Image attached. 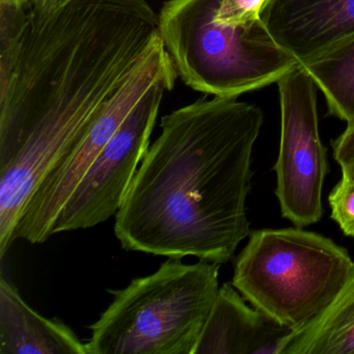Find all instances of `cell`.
Here are the masks:
<instances>
[{
	"label": "cell",
	"mask_w": 354,
	"mask_h": 354,
	"mask_svg": "<svg viewBox=\"0 0 354 354\" xmlns=\"http://www.w3.org/2000/svg\"><path fill=\"white\" fill-rule=\"evenodd\" d=\"M175 68L161 38L123 86L103 105L67 156L30 196L14 232V241L43 243L68 198L142 97Z\"/></svg>",
	"instance_id": "5"
},
{
	"label": "cell",
	"mask_w": 354,
	"mask_h": 354,
	"mask_svg": "<svg viewBox=\"0 0 354 354\" xmlns=\"http://www.w3.org/2000/svg\"><path fill=\"white\" fill-rule=\"evenodd\" d=\"M279 354H354V268L331 304L286 337Z\"/></svg>",
	"instance_id": "11"
},
{
	"label": "cell",
	"mask_w": 354,
	"mask_h": 354,
	"mask_svg": "<svg viewBox=\"0 0 354 354\" xmlns=\"http://www.w3.org/2000/svg\"><path fill=\"white\" fill-rule=\"evenodd\" d=\"M236 99H200L161 119L115 215L124 250L221 265L250 236L246 200L264 115Z\"/></svg>",
	"instance_id": "1"
},
{
	"label": "cell",
	"mask_w": 354,
	"mask_h": 354,
	"mask_svg": "<svg viewBox=\"0 0 354 354\" xmlns=\"http://www.w3.org/2000/svg\"><path fill=\"white\" fill-rule=\"evenodd\" d=\"M354 268L345 248L300 227L252 232L232 283L257 310L296 330L318 317Z\"/></svg>",
	"instance_id": "4"
},
{
	"label": "cell",
	"mask_w": 354,
	"mask_h": 354,
	"mask_svg": "<svg viewBox=\"0 0 354 354\" xmlns=\"http://www.w3.org/2000/svg\"><path fill=\"white\" fill-rule=\"evenodd\" d=\"M0 1H14V3H30L28 0H0Z\"/></svg>",
	"instance_id": "18"
},
{
	"label": "cell",
	"mask_w": 354,
	"mask_h": 354,
	"mask_svg": "<svg viewBox=\"0 0 354 354\" xmlns=\"http://www.w3.org/2000/svg\"><path fill=\"white\" fill-rule=\"evenodd\" d=\"M34 18H43L53 13L66 0H28Z\"/></svg>",
	"instance_id": "17"
},
{
	"label": "cell",
	"mask_w": 354,
	"mask_h": 354,
	"mask_svg": "<svg viewBox=\"0 0 354 354\" xmlns=\"http://www.w3.org/2000/svg\"><path fill=\"white\" fill-rule=\"evenodd\" d=\"M181 260L109 290L113 300L90 327L88 354H194L218 295L221 264Z\"/></svg>",
	"instance_id": "2"
},
{
	"label": "cell",
	"mask_w": 354,
	"mask_h": 354,
	"mask_svg": "<svg viewBox=\"0 0 354 354\" xmlns=\"http://www.w3.org/2000/svg\"><path fill=\"white\" fill-rule=\"evenodd\" d=\"M32 22L30 3L0 1V92L15 74Z\"/></svg>",
	"instance_id": "13"
},
{
	"label": "cell",
	"mask_w": 354,
	"mask_h": 354,
	"mask_svg": "<svg viewBox=\"0 0 354 354\" xmlns=\"http://www.w3.org/2000/svg\"><path fill=\"white\" fill-rule=\"evenodd\" d=\"M281 104V142L275 162L283 217L308 227L323 215L322 189L328 171L319 132L317 86L301 64L277 82Z\"/></svg>",
	"instance_id": "6"
},
{
	"label": "cell",
	"mask_w": 354,
	"mask_h": 354,
	"mask_svg": "<svg viewBox=\"0 0 354 354\" xmlns=\"http://www.w3.org/2000/svg\"><path fill=\"white\" fill-rule=\"evenodd\" d=\"M261 19L304 64L354 35V0H268Z\"/></svg>",
	"instance_id": "8"
},
{
	"label": "cell",
	"mask_w": 354,
	"mask_h": 354,
	"mask_svg": "<svg viewBox=\"0 0 354 354\" xmlns=\"http://www.w3.org/2000/svg\"><path fill=\"white\" fill-rule=\"evenodd\" d=\"M342 177L329 194L331 218L344 235L354 239V167H341Z\"/></svg>",
	"instance_id": "14"
},
{
	"label": "cell",
	"mask_w": 354,
	"mask_h": 354,
	"mask_svg": "<svg viewBox=\"0 0 354 354\" xmlns=\"http://www.w3.org/2000/svg\"><path fill=\"white\" fill-rule=\"evenodd\" d=\"M333 158L339 167H354V120L347 124L345 131L333 140Z\"/></svg>",
	"instance_id": "16"
},
{
	"label": "cell",
	"mask_w": 354,
	"mask_h": 354,
	"mask_svg": "<svg viewBox=\"0 0 354 354\" xmlns=\"http://www.w3.org/2000/svg\"><path fill=\"white\" fill-rule=\"evenodd\" d=\"M233 283L219 288L194 354H279L292 329L245 304Z\"/></svg>",
	"instance_id": "9"
},
{
	"label": "cell",
	"mask_w": 354,
	"mask_h": 354,
	"mask_svg": "<svg viewBox=\"0 0 354 354\" xmlns=\"http://www.w3.org/2000/svg\"><path fill=\"white\" fill-rule=\"evenodd\" d=\"M268 0H221L217 17L227 24H241L260 19Z\"/></svg>",
	"instance_id": "15"
},
{
	"label": "cell",
	"mask_w": 354,
	"mask_h": 354,
	"mask_svg": "<svg viewBox=\"0 0 354 354\" xmlns=\"http://www.w3.org/2000/svg\"><path fill=\"white\" fill-rule=\"evenodd\" d=\"M177 74L154 84L88 167L57 215L50 237L86 230L117 214L150 147L161 101L175 86Z\"/></svg>",
	"instance_id": "7"
},
{
	"label": "cell",
	"mask_w": 354,
	"mask_h": 354,
	"mask_svg": "<svg viewBox=\"0 0 354 354\" xmlns=\"http://www.w3.org/2000/svg\"><path fill=\"white\" fill-rule=\"evenodd\" d=\"M221 0H169L159 35L178 77L192 90L221 98L279 82L300 65L263 20L233 24L217 17Z\"/></svg>",
	"instance_id": "3"
},
{
	"label": "cell",
	"mask_w": 354,
	"mask_h": 354,
	"mask_svg": "<svg viewBox=\"0 0 354 354\" xmlns=\"http://www.w3.org/2000/svg\"><path fill=\"white\" fill-rule=\"evenodd\" d=\"M0 354H88L86 343L57 319L32 310L11 281L0 277Z\"/></svg>",
	"instance_id": "10"
},
{
	"label": "cell",
	"mask_w": 354,
	"mask_h": 354,
	"mask_svg": "<svg viewBox=\"0 0 354 354\" xmlns=\"http://www.w3.org/2000/svg\"><path fill=\"white\" fill-rule=\"evenodd\" d=\"M301 66L322 91L330 115L353 121L354 35Z\"/></svg>",
	"instance_id": "12"
}]
</instances>
